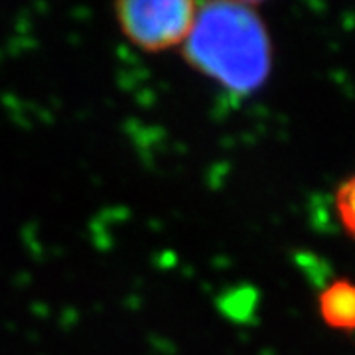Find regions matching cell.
Wrapping results in <instances>:
<instances>
[{
	"label": "cell",
	"mask_w": 355,
	"mask_h": 355,
	"mask_svg": "<svg viewBox=\"0 0 355 355\" xmlns=\"http://www.w3.org/2000/svg\"><path fill=\"white\" fill-rule=\"evenodd\" d=\"M184 60L231 95L263 87L272 65L265 20L249 2H198Z\"/></svg>",
	"instance_id": "6da1fadb"
},
{
	"label": "cell",
	"mask_w": 355,
	"mask_h": 355,
	"mask_svg": "<svg viewBox=\"0 0 355 355\" xmlns=\"http://www.w3.org/2000/svg\"><path fill=\"white\" fill-rule=\"evenodd\" d=\"M198 2L191 0H123L114 20L130 46L144 53L182 48L191 32Z\"/></svg>",
	"instance_id": "7a4b0ae2"
},
{
	"label": "cell",
	"mask_w": 355,
	"mask_h": 355,
	"mask_svg": "<svg viewBox=\"0 0 355 355\" xmlns=\"http://www.w3.org/2000/svg\"><path fill=\"white\" fill-rule=\"evenodd\" d=\"M320 312L326 324L336 330H355V284L340 280L320 296Z\"/></svg>",
	"instance_id": "3957f363"
},
{
	"label": "cell",
	"mask_w": 355,
	"mask_h": 355,
	"mask_svg": "<svg viewBox=\"0 0 355 355\" xmlns=\"http://www.w3.org/2000/svg\"><path fill=\"white\" fill-rule=\"evenodd\" d=\"M336 207L345 231L355 239V176H352L336 196Z\"/></svg>",
	"instance_id": "277c9868"
}]
</instances>
